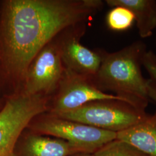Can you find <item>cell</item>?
Returning <instances> with one entry per match:
<instances>
[{
	"label": "cell",
	"mask_w": 156,
	"mask_h": 156,
	"mask_svg": "<svg viewBox=\"0 0 156 156\" xmlns=\"http://www.w3.org/2000/svg\"><path fill=\"white\" fill-rule=\"evenodd\" d=\"M99 0H4L0 2V92H20L34 58L57 34L86 21Z\"/></svg>",
	"instance_id": "obj_1"
},
{
	"label": "cell",
	"mask_w": 156,
	"mask_h": 156,
	"mask_svg": "<svg viewBox=\"0 0 156 156\" xmlns=\"http://www.w3.org/2000/svg\"><path fill=\"white\" fill-rule=\"evenodd\" d=\"M146 50L145 43L137 41L116 52L101 53L100 67L92 82L101 91H113L131 105L145 111L150 100L148 79L144 77L141 66Z\"/></svg>",
	"instance_id": "obj_2"
},
{
	"label": "cell",
	"mask_w": 156,
	"mask_h": 156,
	"mask_svg": "<svg viewBox=\"0 0 156 156\" xmlns=\"http://www.w3.org/2000/svg\"><path fill=\"white\" fill-rule=\"evenodd\" d=\"M149 115L123 101H95L55 116L118 133L144 120Z\"/></svg>",
	"instance_id": "obj_3"
},
{
	"label": "cell",
	"mask_w": 156,
	"mask_h": 156,
	"mask_svg": "<svg viewBox=\"0 0 156 156\" xmlns=\"http://www.w3.org/2000/svg\"><path fill=\"white\" fill-rule=\"evenodd\" d=\"M46 109L45 100L38 95L18 93L5 97L0 111V156H15L23 130Z\"/></svg>",
	"instance_id": "obj_4"
},
{
	"label": "cell",
	"mask_w": 156,
	"mask_h": 156,
	"mask_svg": "<svg viewBox=\"0 0 156 156\" xmlns=\"http://www.w3.org/2000/svg\"><path fill=\"white\" fill-rule=\"evenodd\" d=\"M41 134L65 140L79 153L94 154L103 146L116 140L117 133L52 116L33 125Z\"/></svg>",
	"instance_id": "obj_5"
},
{
	"label": "cell",
	"mask_w": 156,
	"mask_h": 156,
	"mask_svg": "<svg viewBox=\"0 0 156 156\" xmlns=\"http://www.w3.org/2000/svg\"><path fill=\"white\" fill-rule=\"evenodd\" d=\"M62 74L60 48L48 44L35 56L28 67L22 91L28 94H44L56 86Z\"/></svg>",
	"instance_id": "obj_6"
},
{
	"label": "cell",
	"mask_w": 156,
	"mask_h": 156,
	"mask_svg": "<svg viewBox=\"0 0 156 156\" xmlns=\"http://www.w3.org/2000/svg\"><path fill=\"white\" fill-rule=\"evenodd\" d=\"M110 100L127 102L116 95L108 94L98 89L91 78L73 73V78L67 79L62 84L52 109V114L56 116L71 111L92 101Z\"/></svg>",
	"instance_id": "obj_7"
},
{
	"label": "cell",
	"mask_w": 156,
	"mask_h": 156,
	"mask_svg": "<svg viewBox=\"0 0 156 156\" xmlns=\"http://www.w3.org/2000/svg\"><path fill=\"white\" fill-rule=\"evenodd\" d=\"M60 51L62 60L73 73L92 79L98 73L102 62L101 53L81 45L78 38L66 41Z\"/></svg>",
	"instance_id": "obj_8"
},
{
	"label": "cell",
	"mask_w": 156,
	"mask_h": 156,
	"mask_svg": "<svg viewBox=\"0 0 156 156\" xmlns=\"http://www.w3.org/2000/svg\"><path fill=\"white\" fill-rule=\"evenodd\" d=\"M116 139L147 156H156V111L140 123L117 133Z\"/></svg>",
	"instance_id": "obj_9"
},
{
	"label": "cell",
	"mask_w": 156,
	"mask_h": 156,
	"mask_svg": "<svg viewBox=\"0 0 156 156\" xmlns=\"http://www.w3.org/2000/svg\"><path fill=\"white\" fill-rule=\"evenodd\" d=\"M77 153L65 140L33 134L24 140L18 156H70Z\"/></svg>",
	"instance_id": "obj_10"
},
{
	"label": "cell",
	"mask_w": 156,
	"mask_h": 156,
	"mask_svg": "<svg viewBox=\"0 0 156 156\" xmlns=\"http://www.w3.org/2000/svg\"><path fill=\"white\" fill-rule=\"evenodd\" d=\"M111 6H123L135 17L138 33L142 38L150 37L156 28V0H106Z\"/></svg>",
	"instance_id": "obj_11"
},
{
	"label": "cell",
	"mask_w": 156,
	"mask_h": 156,
	"mask_svg": "<svg viewBox=\"0 0 156 156\" xmlns=\"http://www.w3.org/2000/svg\"><path fill=\"white\" fill-rule=\"evenodd\" d=\"M134 21L133 13L127 8L120 6L113 7L106 17L108 27L112 30L117 31L127 30Z\"/></svg>",
	"instance_id": "obj_12"
},
{
	"label": "cell",
	"mask_w": 156,
	"mask_h": 156,
	"mask_svg": "<svg viewBox=\"0 0 156 156\" xmlns=\"http://www.w3.org/2000/svg\"><path fill=\"white\" fill-rule=\"evenodd\" d=\"M94 156H149L127 143L116 140L108 142L94 153Z\"/></svg>",
	"instance_id": "obj_13"
},
{
	"label": "cell",
	"mask_w": 156,
	"mask_h": 156,
	"mask_svg": "<svg viewBox=\"0 0 156 156\" xmlns=\"http://www.w3.org/2000/svg\"><path fill=\"white\" fill-rule=\"evenodd\" d=\"M143 66L149 74L151 79L156 82V55L153 50H147L142 59Z\"/></svg>",
	"instance_id": "obj_14"
},
{
	"label": "cell",
	"mask_w": 156,
	"mask_h": 156,
	"mask_svg": "<svg viewBox=\"0 0 156 156\" xmlns=\"http://www.w3.org/2000/svg\"><path fill=\"white\" fill-rule=\"evenodd\" d=\"M147 95L149 100H151L156 104V82L151 79H147Z\"/></svg>",
	"instance_id": "obj_15"
},
{
	"label": "cell",
	"mask_w": 156,
	"mask_h": 156,
	"mask_svg": "<svg viewBox=\"0 0 156 156\" xmlns=\"http://www.w3.org/2000/svg\"><path fill=\"white\" fill-rule=\"evenodd\" d=\"M70 156H94V154H90V153H77L75 154Z\"/></svg>",
	"instance_id": "obj_16"
},
{
	"label": "cell",
	"mask_w": 156,
	"mask_h": 156,
	"mask_svg": "<svg viewBox=\"0 0 156 156\" xmlns=\"http://www.w3.org/2000/svg\"><path fill=\"white\" fill-rule=\"evenodd\" d=\"M4 103H5V100H4V101H1V100L0 98V111H1V109L2 108V107L4 106Z\"/></svg>",
	"instance_id": "obj_17"
}]
</instances>
